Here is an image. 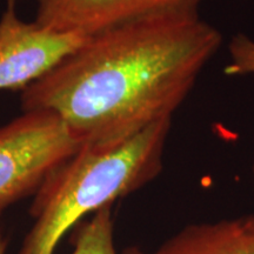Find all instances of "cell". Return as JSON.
<instances>
[{"instance_id":"cell-1","label":"cell","mask_w":254,"mask_h":254,"mask_svg":"<svg viewBox=\"0 0 254 254\" xmlns=\"http://www.w3.org/2000/svg\"><path fill=\"white\" fill-rule=\"evenodd\" d=\"M199 13H160L87 36L21 92L24 112L55 114L80 146L107 147L172 118L221 47Z\"/></svg>"},{"instance_id":"cell-2","label":"cell","mask_w":254,"mask_h":254,"mask_svg":"<svg viewBox=\"0 0 254 254\" xmlns=\"http://www.w3.org/2000/svg\"><path fill=\"white\" fill-rule=\"evenodd\" d=\"M172 119H164L119 144L81 146L45 178L34 193L33 224L17 254H55L65 234L86 215L155 179Z\"/></svg>"},{"instance_id":"cell-3","label":"cell","mask_w":254,"mask_h":254,"mask_svg":"<svg viewBox=\"0 0 254 254\" xmlns=\"http://www.w3.org/2000/svg\"><path fill=\"white\" fill-rule=\"evenodd\" d=\"M80 147L49 112H24L0 126V214L34 194L45 178Z\"/></svg>"},{"instance_id":"cell-4","label":"cell","mask_w":254,"mask_h":254,"mask_svg":"<svg viewBox=\"0 0 254 254\" xmlns=\"http://www.w3.org/2000/svg\"><path fill=\"white\" fill-rule=\"evenodd\" d=\"M9 2L0 18V91L24 90L74 52L87 36L21 20Z\"/></svg>"},{"instance_id":"cell-5","label":"cell","mask_w":254,"mask_h":254,"mask_svg":"<svg viewBox=\"0 0 254 254\" xmlns=\"http://www.w3.org/2000/svg\"><path fill=\"white\" fill-rule=\"evenodd\" d=\"M204 0H38L36 21L62 32L91 36L160 13H199Z\"/></svg>"},{"instance_id":"cell-6","label":"cell","mask_w":254,"mask_h":254,"mask_svg":"<svg viewBox=\"0 0 254 254\" xmlns=\"http://www.w3.org/2000/svg\"><path fill=\"white\" fill-rule=\"evenodd\" d=\"M153 254H254V214L189 225Z\"/></svg>"},{"instance_id":"cell-7","label":"cell","mask_w":254,"mask_h":254,"mask_svg":"<svg viewBox=\"0 0 254 254\" xmlns=\"http://www.w3.org/2000/svg\"><path fill=\"white\" fill-rule=\"evenodd\" d=\"M73 244L71 254H141L135 247L118 252L114 243L112 206L101 208L88 220L80 222Z\"/></svg>"},{"instance_id":"cell-8","label":"cell","mask_w":254,"mask_h":254,"mask_svg":"<svg viewBox=\"0 0 254 254\" xmlns=\"http://www.w3.org/2000/svg\"><path fill=\"white\" fill-rule=\"evenodd\" d=\"M230 64L225 67L226 75L254 74V40L246 34H237L228 45Z\"/></svg>"},{"instance_id":"cell-9","label":"cell","mask_w":254,"mask_h":254,"mask_svg":"<svg viewBox=\"0 0 254 254\" xmlns=\"http://www.w3.org/2000/svg\"><path fill=\"white\" fill-rule=\"evenodd\" d=\"M0 254H6V243L1 230H0Z\"/></svg>"},{"instance_id":"cell-10","label":"cell","mask_w":254,"mask_h":254,"mask_svg":"<svg viewBox=\"0 0 254 254\" xmlns=\"http://www.w3.org/2000/svg\"><path fill=\"white\" fill-rule=\"evenodd\" d=\"M252 172H253V178H254V160H253V165H252Z\"/></svg>"},{"instance_id":"cell-11","label":"cell","mask_w":254,"mask_h":254,"mask_svg":"<svg viewBox=\"0 0 254 254\" xmlns=\"http://www.w3.org/2000/svg\"><path fill=\"white\" fill-rule=\"evenodd\" d=\"M15 0H8V2H14Z\"/></svg>"}]
</instances>
